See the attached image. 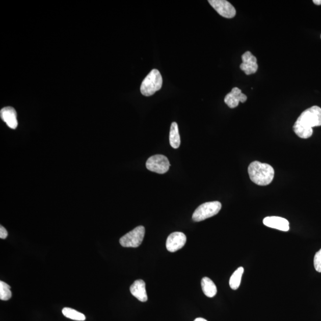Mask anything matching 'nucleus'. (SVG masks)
<instances>
[{
	"mask_svg": "<svg viewBox=\"0 0 321 321\" xmlns=\"http://www.w3.org/2000/svg\"><path fill=\"white\" fill-rule=\"evenodd\" d=\"M209 3L221 16L231 19L236 14V11L231 4L226 0H209Z\"/></svg>",
	"mask_w": 321,
	"mask_h": 321,
	"instance_id": "obj_7",
	"label": "nucleus"
},
{
	"mask_svg": "<svg viewBox=\"0 0 321 321\" xmlns=\"http://www.w3.org/2000/svg\"><path fill=\"white\" fill-rule=\"evenodd\" d=\"M265 226L283 231H288L290 229L288 221L280 217H267L263 220Z\"/></svg>",
	"mask_w": 321,
	"mask_h": 321,
	"instance_id": "obj_11",
	"label": "nucleus"
},
{
	"mask_svg": "<svg viewBox=\"0 0 321 321\" xmlns=\"http://www.w3.org/2000/svg\"><path fill=\"white\" fill-rule=\"evenodd\" d=\"M146 168L149 171L158 174H164L169 170V160L163 155H153L147 160Z\"/></svg>",
	"mask_w": 321,
	"mask_h": 321,
	"instance_id": "obj_6",
	"label": "nucleus"
},
{
	"mask_svg": "<svg viewBox=\"0 0 321 321\" xmlns=\"http://www.w3.org/2000/svg\"><path fill=\"white\" fill-rule=\"evenodd\" d=\"M0 116L7 126L13 128V129H15L17 128L18 126L17 113L13 107L7 106L2 109Z\"/></svg>",
	"mask_w": 321,
	"mask_h": 321,
	"instance_id": "obj_12",
	"label": "nucleus"
},
{
	"mask_svg": "<svg viewBox=\"0 0 321 321\" xmlns=\"http://www.w3.org/2000/svg\"><path fill=\"white\" fill-rule=\"evenodd\" d=\"M314 4H315L316 5H321V0H314L313 1Z\"/></svg>",
	"mask_w": 321,
	"mask_h": 321,
	"instance_id": "obj_21",
	"label": "nucleus"
},
{
	"mask_svg": "<svg viewBox=\"0 0 321 321\" xmlns=\"http://www.w3.org/2000/svg\"><path fill=\"white\" fill-rule=\"evenodd\" d=\"M163 77L159 71L156 69L152 70L144 80L141 86V92L143 95L151 96L162 89Z\"/></svg>",
	"mask_w": 321,
	"mask_h": 321,
	"instance_id": "obj_3",
	"label": "nucleus"
},
{
	"mask_svg": "<svg viewBox=\"0 0 321 321\" xmlns=\"http://www.w3.org/2000/svg\"><path fill=\"white\" fill-rule=\"evenodd\" d=\"M246 101H247V96L243 94L240 89L238 88H233L224 98L225 103L231 109L237 107L239 102L244 103Z\"/></svg>",
	"mask_w": 321,
	"mask_h": 321,
	"instance_id": "obj_10",
	"label": "nucleus"
},
{
	"mask_svg": "<svg viewBox=\"0 0 321 321\" xmlns=\"http://www.w3.org/2000/svg\"><path fill=\"white\" fill-rule=\"evenodd\" d=\"M201 286L203 293L208 298H213L217 292V288L213 282L208 277L202 278Z\"/></svg>",
	"mask_w": 321,
	"mask_h": 321,
	"instance_id": "obj_14",
	"label": "nucleus"
},
{
	"mask_svg": "<svg viewBox=\"0 0 321 321\" xmlns=\"http://www.w3.org/2000/svg\"><path fill=\"white\" fill-rule=\"evenodd\" d=\"M145 234V227L138 226L121 237L120 244L124 248H138L142 244Z\"/></svg>",
	"mask_w": 321,
	"mask_h": 321,
	"instance_id": "obj_5",
	"label": "nucleus"
},
{
	"mask_svg": "<svg viewBox=\"0 0 321 321\" xmlns=\"http://www.w3.org/2000/svg\"><path fill=\"white\" fill-rule=\"evenodd\" d=\"M320 126L321 109L317 106H313L304 111L298 117L293 130L299 138L308 139L313 134L312 128Z\"/></svg>",
	"mask_w": 321,
	"mask_h": 321,
	"instance_id": "obj_1",
	"label": "nucleus"
},
{
	"mask_svg": "<svg viewBox=\"0 0 321 321\" xmlns=\"http://www.w3.org/2000/svg\"><path fill=\"white\" fill-rule=\"evenodd\" d=\"M132 295L142 302L148 301L147 293L146 291V284L142 280H136L130 288Z\"/></svg>",
	"mask_w": 321,
	"mask_h": 321,
	"instance_id": "obj_13",
	"label": "nucleus"
},
{
	"mask_svg": "<svg viewBox=\"0 0 321 321\" xmlns=\"http://www.w3.org/2000/svg\"><path fill=\"white\" fill-rule=\"evenodd\" d=\"M8 236V232L3 226H0V238L5 239Z\"/></svg>",
	"mask_w": 321,
	"mask_h": 321,
	"instance_id": "obj_20",
	"label": "nucleus"
},
{
	"mask_svg": "<svg viewBox=\"0 0 321 321\" xmlns=\"http://www.w3.org/2000/svg\"><path fill=\"white\" fill-rule=\"evenodd\" d=\"M221 203L220 202L213 201L203 203L198 207L193 213L192 219L199 222L210 217L217 215L221 209Z\"/></svg>",
	"mask_w": 321,
	"mask_h": 321,
	"instance_id": "obj_4",
	"label": "nucleus"
},
{
	"mask_svg": "<svg viewBox=\"0 0 321 321\" xmlns=\"http://www.w3.org/2000/svg\"><path fill=\"white\" fill-rule=\"evenodd\" d=\"M170 145L174 149L179 148L180 145V137L178 131V125L176 122H173L171 125L170 131Z\"/></svg>",
	"mask_w": 321,
	"mask_h": 321,
	"instance_id": "obj_15",
	"label": "nucleus"
},
{
	"mask_svg": "<svg viewBox=\"0 0 321 321\" xmlns=\"http://www.w3.org/2000/svg\"><path fill=\"white\" fill-rule=\"evenodd\" d=\"M251 180L259 185H269L274 177V170L269 164L259 162H252L248 167Z\"/></svg>",
	"mask_w": 321,
	"mask_h": 321,
	"instance_id": "obj_2",
	"label": "nucleus"
},
{
	"mask_svg": "<svg viewBox=\"0 0 321 321\" xmlns=\"http://www.w3.org/2000/svg\"><path fill=\"white\" fill-rule=\"evenodd\" d=\"M314 266L317 272L321 273V249L314 257Z\"/></svg>",
	"mask_w": 321,
	"mask_h": 321,
	"instance_id": "obj_19",
	"label": "nucleus"
},
{
	"mask_svg": "<svg viewBox=\"0 0 321 321\" xmlns=\"http://www.w3.org/2000/svg\"><path fill=\"white\" fill-rule=\"evenodd\" d=\"M320 38H321V36H320Z\"/></svg>",
	"mask_w": 321,
	"mask_h": 321,
	"instance_id": "obj_23",
	"label": "nucleus"
},
{
	"mask_svg": "<svg viewBox=\"0 0 321 321\" xmlns=\"http://www.w3.org/2000/svg\"><path fill=\"white\" fill-rule=\"evenodd\" d=\"M186 242V236L181 232H174L168 237L166 248L170 252H175L184 247Z\"/></svg>",
	"mask_w": 321,
	"mask_h": 321,
	"instance_id": "obj_8",
	"label": "nucleus"
},
{
	"mask_svg": "<svg viewBox=\"0 0 321 321\" xmlns=\"http://www.w3.org/2000/svg\"><path fill=\"white\" fill-rule=\"evenodd\" d=\"M12 293L10 286L3 281H0V299L2 301H9L12 298Z\"/></svg>",
	"mask_w": 321,
	"mask_h": 321,
	"instance_id": "obj_18",
	"label": "nucleus"
},
{
	"mask_svg": "<svg viewBox=\"0 0 321 321\" xmlns=\"http://www.w3.org/2000/svg\"><path fill=\"white\" fill-rule=\"evenodd\" d=\"M243 62L240 64V69L245 71L246 74H254L258 69L256 57L250 51L246 52L242 56Z\"/></svg>",
	"mask_w": 321,
	"mask_h": 321,
	"instance_id": "obj_9",
	"label": "nucleus"
},
{
	"mask_svg": "<svg viewBox=\"0 0 321 321\" xmlns=\"http://www.w3.org/2000/svg\"><path fill=\"white\" fill-rule=\"evenodd\" d=\"M62 313L64 316L70 319L77 321H84L86 319V317L83 313L70 308H63Z\"/></svg>",
	"mask_w": 321,
	"mask_h": 321,
	"instance_id": "obj_17",
	"label": "nucleus"
},
{
	"mask_svg": "<svg viewBox=\"0 0 321 321\" xmlns=\"http://www.w3.org/2000/svg\"><path fill=\"white\" fill-rule=\"evenodd\" d=\"M194 321H208L205 319L202 318V317H198Z\"/></svg>",
	"mask_w": 321,
	"mask_h": 321,
	"instance_id": "obj_22",
	"label": "nucleus"
},
{
	"mask_svg": "<svg viewBox=\"0 0 321 321\" xmlns=\"http://www.w3.org/2000/svg\"><path fill=\"white\" fill-rule=\"evenodd\" d=\"M244 273V269L242 266L239 267L230 277L229 284L231 289L237 290L240 286L243 274Z\"/></svg>",
	"mask_w": 321,
	"mask_h": 321,
	"instance_id": "obj_16",
	"label": "nucleus"
}]
</instances>
